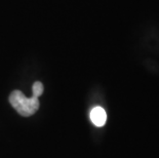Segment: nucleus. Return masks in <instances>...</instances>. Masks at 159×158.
<instances>
[{
	"label": "nucleus",
	"mask_w": 159,
	"mask_h": 158,
	"mask_svg": "<svg viewBox=\"0 0 159 158\" xmlns=\"http://www.w3.org/2000/svg\"><path fill=\"white\" fill-rule=\"evenodd\" d=\"M9 103L13 109L24 117L32 116L39 108L38 97H27L21 90H13L9 96Z\"/></svg>",
	"instance_id": "obj_1"
},
{
	"label": "nucleus",
	"mask_w": 159,
	"mask_h": 158,
	"mask_svg": "<svg viewBox=\"0 0 159 158\" xmlns=\"http://www.w3.org/2000/svg\"><path fill=\"white\" fill-rule=\"evenodd\" d=\"M90 120L94 125L98 127H102L105 125V123L107 121V113L102 107H94L93 110L90 111L89 114Z\"/></svg>",
	"instance_id": "obj_2"
},
{
	"label": "nucleus",
	"mask_w": 159,
	"mask_h": 158,
	"mask_svg": "<svg viewBox=\"0 0 159 158\" xmlns=\"http://www.w3.org/2000/svg\"><path fill=\"white\" fill-rule=\"evenodd\" d=\"M43 84L40 81H36L34 84H33L32 87V90H33V96L32 97H39L43 93Z\"/></svg>",
	"instance_id": "obj_3"
}]
</instances>
